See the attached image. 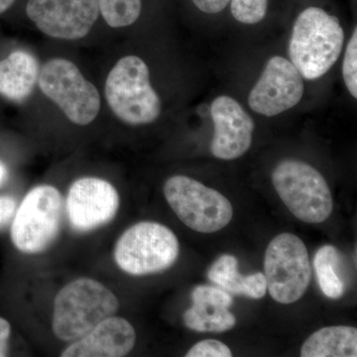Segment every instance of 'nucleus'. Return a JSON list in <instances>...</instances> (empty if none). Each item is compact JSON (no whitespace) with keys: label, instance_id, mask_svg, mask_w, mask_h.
<instances>
[{"label":"nucleus","instance_id":"8","mask_svg":"<svg viewBox=\"0 0 357 357\" xmlns=\"http://www.w3.org/2000/svg\"><path fill=\"white\" fill-rule=\"evenodd\" d=\"M38 84L47 98L77 126L91 123L100 110V96L74 63L51 59L40 70Z\"/></svg>","mask_w":357,"mask_h":357},{"label":"nucleus","instance_id":"4","mask_svg":"<svg viewBox=\"0 0 357 357\" xmlns=\"http://www.w3.org/2000/svg\"><path fill=\"white\" fill-rule=\"evenodd\" d=\"M64 202L51 185L33 188L14 213L11 239L25 255H38L55 243L62 227Z\"/></svg>","mask_w":357,"mask_h":357},{"label":"nucleus","instance_id":"20","mask_svg":"<svg viewBox=\"0 0 357 357\" xmlns=\"http://www.w3.org/2000/svg\"><path fill=\"white\" fill-rule=\"evenodd\" d=\"M100 16L112 28H123L139 20L144 0H98Z\"/></svg>","mask_w":357,"mask_h":357},{"label":"nucleus","instance_id":"23","mask_svg":"<svg viewBox=\"0 0 357 357\" xmlns=\"http://www.w3.org/2000/svg\"><path fill=\"white\" fill-rule=\"evenodd\" d=\"M192 303H204V304L217 305L229 307L234 304L232 296L229 292L220 287L199 285L192 290Z\"/></svg>","mask_w":357,"mask_h":357},{"label":"nucleus","instance_id":"26","mask_svg":"<svg viewBox=\"0 0 357 357\" xmlns=\"http://www.w3.org/2000/svg\"><path fill=\"white\" fill-rule=\"evenodd\" d=\"M15 211V199L8 196H0V227L6 225L14 217Z\"/></svg>","mask_w":357,"mask_h":357},{"label":"nucleus","instance_id":"18","mask_svg":"<svg viewBox=\"0 0 357 357\" xmlns=\"http://www.w3.org/2000/svg\"><path fill=\"white\" fill-rule=\"evenodd\" d=\"M342 266V255L335 246H323L314 255V268L319 288L331 299H338L345 292Z\"/></svg>","mask_w":357,"mask_h":357},{"label":"nucleus","instance_id":"11","mask_svg":"<svg viewBox=\"0 0 357 357\" xmlns=\"http://www.w3.org/2000/svg\"><path fill=\"white\" fill-rule=\"evenodd\" d=\"M304 91V79L295 66L287 59L274 56L251 89L248 105L256 114L275 116L295 107Z\"/></svg>","mask_w":357,"mask_h":357},{"label":"nucleus","instance_id":"17","mask_svg":"<svg viewBox=\"0 0 357 357\" xmlns=\"http://www.w3.org/2000/svg\"><path fill=\"white\" fill-rule=\"evenodd\" d=\"M302 357H356L357 330L337 326L321 328L307 338L301 349Z\"/></svg>","mask_w":357,"mask_h":357},{"label":"nucleus","instance_id":"16","mask_svg":"<svg viewBox=\"0 0 357 357\" xmlns=\"http://www.w3.org/2000/svg\"><path fill=\"white\" fill-rule=\"evenodd\" d=\"M238 261L234 256H220L208 270V279L234 295H243L251 299H261L267 291V282L263 273L243 276L237 271Z\"/></svg>","mask_w":357,"mask_h":357},{"label":"nucleus","instance_id":"13","mask_svg":"<svg viewBox=\"0 0 357 357\" xmlns=\"http://www.w3.org/2000/svg\"><path fill=\"white\" fill-rule=\"evenodd\" d=\"M215 133L211 143L213 156L234 160L248 151L255 124L241 103L229 96H218L211 105Z\"/></svg>","mask_w":357,"mask_h":357},{"label":"nucleus","instance_id":"12","mask_svg":"<svg viewBox=\"0 0 357 357\" xmlns=\"http://www.w3.org/2000/svg\"><path fill=\"white\" fill-rule=\"evenodd\" d=\"M119 208V195L114 185L100 178L75 181L66 198V213L77 232L93 231L112 222Z\"/></svg>","mask_w":357,"mask_h":357},{"label":"nucleus","instance_id":"22","mask_svg":"<svg viewBox=\"0 0 357 357\" xmlns=\"http://www.w3.org/2000/svg\"><path fill=\"white\" fill-rule=\"evenodd\" d=\"M342 77L345 86L354 98H357V28L347 43L342 64Z\"/></svg>","mask_w":357,"mask_h":357},{"label":"nucleus","instance_id":"28","mask_svg":"<svg viewBox=\"0 0 357 357\" xmlns=\"http://www.w3.org/2000/svg\"><path fill=\"white\" fill-rule=\"evenodd\" d=\"M15 1L16 0H0V14L6 13Z\"/></svg>","mask_w":357,"mask_h":357},{"label":"nucleus","instance_id":"2","mask_svg":"<svg viewBox=\"0 0 357 357\" xmlns=\"http://www.w3.org/2000/svg\"><path fill=\"white\" fill-rule=\"evenodd\" d=\"M119 309L116 296L100 282L77 279L66 285L54 301V335L63 342H76Z\"/></svg>","mask_w":357,"mask_h":357},{"label":"nucleus","instance_id":"3","mask_svg":"<svg viewBox=\"0 0 357 357\" xmlns=\"http://www.w3.org/2000/svg\"><path fill=\"white\" fill-rule=\"evenodd\" d=\"M105 93L115 116L129 126H146L161 114V100L150 83L149 68L137 56H126L114 65Z\"/></svg>","mask_w":357,"mask_h":357},{"label":"nucleus","instance_id":"6","mask_svg":"<svg viewBox=\"0 0 357 357\" xmlns=\"http://www.w3.org/2000/svg\"><path fill=\"white\" fill-rule=\"evenodd\" d=\"M180 244L165 225L141 222L126 229L114 246V261L132 276L159 273L177 261Z\"/></svg>","mask_w":357,"mask_h":357},{"label":"nucleus","instance_id":"10","mask_svg":"<svg viewBox=\"0 0 357 357\" xmlns=\"http://www.w3.org/2000/svg\"><path fill=\"white\" fill-rule=\"evenodd\" d=\"M28 18L52 38H84L100 17L98 0H28Z\"/></svg>","mask_w":357,"mask_h":357},{"label":"nucleus","instance_id":"14","mask_svg":"<svg viewBox=\"0 0 357 357\" xmlns=\"http://www.w3.org/2000/svg\"><path fill=\"white\" fill-rule=\"evenodd\" d=\"M136 333L128 319L112 316L62 352V357H121L132 351Z\"/></svg>","mask_w":357,"mask_h":357},{"label":"nucleus","instance_id":"24","mask_svg":"<svg viewBox=\"0 0 357 357\" xmlns=\"http://www.w3.org/2000/svg\"><path fill=\"white\" fill-rule=\"evenodd\" d=\"M187 357H230L232 352L229 347L217 340H202L185 354Z\"/></svg>","mask_w":357,"mask_h":357},{"label":"nucleus","instance_id":"25","mask_svg":"<svg viewBox=\"0 0 357 357\" xmlns=\"http://www.w3.org/2000/svg\"><path fill=\"white\" fill-rule=\"evenodd\" d=\"M192 6L206 15H218L229 8L230 0H190Z\"/></svg>","mask_w":357,"mask_h":357},{"label":"nucleus","instance_id":"5","mask_svg":"<svg viewBox=\"0 0 357 357\" xmlns=\"http://www.w3.org/2000/svg\"><path fill=\"white\" fill-rule=\"evenodd\" d=\"M272 183L288 210L307 223L325 222L332 215L330 187L317 169L300 160H283L272 172Z\"/></svg>","mask_w":357,"mask_h":357},{"label":"nucleus","instance_id":"21","mask_svg":"<svg viewBox=\"0 0 357 357\" xmlns=\"http://www.w3.org/2000/svg\"><path fill=\"white\" fill-rule=\"evenodd\" d=\"M271 0H230L232 18L245 25H255L266 18Z\"/></svg>","mask_w":357,"mask_h":357},{"label":"nucleus","instance_id":"27","mask_svg":"<svg viewBox=\"0 0 357 357\" xmlns=\"http://www.w3.org/2000/svg\"><path fill=\"white\" fill-rule=\"evenodd\" d=\"M11 335V326L8 321L0 317V357L7 356L8 342Z\"/></svg>","mask_w":357,"mask_h":357},{"label":"nucleus","instance_id":"7","mask_svg":"<svg viewBox=\"0 0 357 357\" xmlns=\"http://www.w3.org/2000/svg\"><path fill=\"white\" fill-rule=\"evenodd\" d=\"M169 206L185 225L202 234H213L227 227L234 215L229 199L211 188L187 176L169 178L164 184Z\"/></svg>","mask_w":357,"mask_h":357},{"label":"nucleus","instance_id":"19","mask_svg":"<svg viewBox=\"0 0 357 357\" xmlns=\"http://www.w3.org/2000/svg\"><path fill=\"white\" fill-rule=\"evenodd\" d=\"M184 323L188 328L196 332L223 333L236 326V319L229 311V307L194 303L185 312Z\"/></svg>","mask_w":357,"mask_h":357},{"label":"nucleus","instance_id":"15","mask_svg":"<svg viewBox=\"0 0 357 357\" xmlns=\"http://www.w3.org/2000/svg\"><path fill=\"white\" fill-rule=\"evenodd\" d=\"M40 66L31 54L14 51L0 61V96L21 102L31 95L38 83Z\"/></svg>","mask_w":357,"mask_h":357},{"label":"nucleus","instance_id":"1","mask_svg":"<svg viewBox=\"0 0 357 357\" xmlns=\"http://www.w3.org/2000/svg\"><path fill=\"white\" fill-rule=\"evenodd\" d=\"M344 44V31L337 16L319 6H307L294 21L289 57L303 79L325 76L337 63Z\"/></svg>","mask_w":357,"mask_h":357},{"label":"nucleus","instance_id":"29","mask_svg":"<svg viewBox=\"0 0 357 357\" xmlns=\"http://www.w3.org/2000/svg\"><path fill=\"white\" fill-rule=\"evenodd\" d=\"M7 176L6 168L4 165H2L0 163V185L3 183V181L6 180Z\"/></svg>","mask_w":357,"mask_h":357},{"label":"nucleus","instance_id":"9","mask_svg":"<svg viewBox=\"0 0 357 357\" xmlns=\"http://www.w3.org/2000/svg\"><path fill=\"white\" fill-rule=\"evenodd\" d=\"M267 290L276 302L293 304L306 293L312 279V266L306 245L292 234L272 239L265 252Z\"/></svg>","mask_w":357,"mask_h":357}]
</instances>
